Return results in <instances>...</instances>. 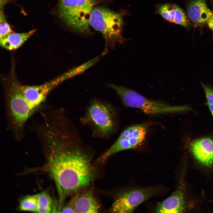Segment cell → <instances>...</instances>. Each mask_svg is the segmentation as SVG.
I'll return each mask as SVG.
<instances>
[{
    "label": "cell",
    "instance_id": "cell-1",
    "mask_svg": "<svg viewBox=\"0 0 213 213\" xmlns=\"http://www.w3.org/2000/svg\"><path fill=\"white\" fill-rule=\"evenodd\" d=\"M45 135L48 149L47 168L57 187L60 209L67 197L90 184L93 177V169L78 145V138L50 130Z\"/></svg>",
    "mask_w": 213,
    "mask_h": 213
},
{
    "label": "cell",
    "instance_id": "cell-2",
    "mask_svg": "<svg viewBox=\"0 0 213 213\" xmlns=\"http://www.w3.org/2000/svg\"><path fill=\"white\" fill-rule=\"evenodd\" d=\"M122 14L102 7H94L90 17V25L103 35L105 41V51L108 47H113L116 43L124 41L122 32L123 27Z\"/></svg>",
    "mask_w": 213,
    "mask_h": 213
},
{
    "label": "cell",
    "instance_id": "cell-3",
    "mask_svg": "<svg viewBox=\"0 0 213 213\" xmlns=\"http://www.w3.org/2000/svg\"><path fill=\"white\" fill-rule=\"evenodd\" d=\"M108 86L114 90L126 106L139 109L151 115L181 112L190 110L186 106H173L149 99L131 89L111 83Z\"/></svg>",
    "mask_w": 213,
    "mask_h": 213
},
{
    "label": "cell",
    "instance_id": "cell-4",
    "mask_svg": "<svg viewBox=\"0 0 213 213\" xmlns=\"http://www.w3.org/2000/svg\"><path fill=\"white\" fill-rule=\"evenodd\" d=\"M98 0H59L60 18L71 29L78 33H90L91 12Z\"/></svg>",
    "mask_w": 213,
    "mask_h": 213
},
{
    "label": "cell",
    "instance_id": "cell-5",
    "mask_svg": "<svg viewBox=\"0 0 213 213\" xmlns=\"http://www.w3.org/2000/svg\"><path fill=\"white\" fill-rule=\"evenodd\" d=\"M116 114L111 105L99 100H94L88 106L82 121L90 125L95 135L107 137L115 130Z\"/></svg>",
    "mask_w": 213,
    "mask_h": 213
},
{
    "label": "cell",
    "instance_id": "cell-6",
    "mask_svg": "<svg viewBox=\"0 0 213 213\" xmlns=\"http://www.w3.org/2000/svg\"><path fill=\"white\" fill-rule=\"evenodd\" d=\"M21 85L14 83L7 94V104L9 115L13 128L22 130L26 121L35 111L25 98Z\"/></svg>",
    "mask_w": 213,
    "mask_h": 213
},
{
    "label": "cell",
    "instance_id": "cell-7",
    "mask_svg": "<svg viewBox=\"0 0 213 213\" xmlns=\"http://www.w3.org/2000/svg\"><path fill=\"white\" fill-rule=\"evenodd\" d=\"M162 190L157 186L130 188L116 198L110 211L112 213H132L141 203L160 193Z\"/></svg>",
    "mask_w": 213,
    "mask_h": 213
},
{
    "label": "cell",
    "instance_id": "cell-8",
    "mask_svg": "<svg viewBox=\"0 0 213 213\" xmlns=\"http://www.w3.org/2000/svg\"><path fill=\"white\" fill-rule=\"evenodd\" d=\"M148 131L146 125L136 124L124 130L114 143L100 156L102 163L113 155L127 150L137 147L145 140Z\"/></svg>",
    "mask_w": 213,
    "mask_h": 213
},
{
    "label": "cell",
    "instance_id": "cell-9",
    "mask_svg": "<svg viewBox=\"0 0 213 213\" xmlns=\"http://www.w3.org/2000/svg\"><path fill=\"white\" fill-rule=\"evenodd\" d=\"M63 81L62 78L59 76L42 85H21L20 88L25 98L35 111L44 102L51 91Z\"/></svg>",
    "mask_w": 213,
    "mask_h": 213
},
{
    "label": "cell",
    "instance_id": "cell-10",
    "mask_svg": "<svg viewBox=\"0 0 213 213\" xmlns=\"http://www.w3.org/2000/svg\"><path fill=\"white\" fill-rule=\"evenodd\" d=\"M189 148L200 163L207 167L213 165V138L205 137L195 140L190 143Z\"/></svg>",
    "mask_w": 213,
    "mask_h": 213
},
{
    "label": "cell",
    "instance_id": "cell-11",
    "mask_svg": "<svg viewBox=\"0 0 213 213\" xmlns=\"http://www.w3.org/2000/svg\"><path fill=\"white\" fill-rule=\"evenodd\" d=\"M75 213H96L99 206L92 192L90 191H83L75 195L69 202Z\"/></svg>",
    "mask_w": 213,
    "mask_h": 213
},
{
    "label": "cell",
    "instance_id": "cell-12",
    "mask_svg": "<svg viewBox=\"0 0 213 213\" xmlns=\"http://www.w3.org/2000/svg\"><path fill=\"white\" fill-rule=\"evenodd\" d=\"M156 12L167 21L185 27L190 23L183 10L178 5L170 3L159 5Z\"/></svg>",
    "mask_w": 213,
    "mask_h": 213
},
{
    "label": "cell",
    "instance_id": "cell-13",
    "mask_svg": "<svg viewBox=\"0 0 213 213\" xmlns=\"http://www.w3.org/2000/svg\"><path fill=\"white\" fill-rule=\"evenodd\" d=\"M187 12L189 19L195 24L200 26L206 23L213 14L208 7L205 0H193L188 4Z\"/></svg>",
    "mask_w": 213,
    "mask_h": 213
},
{
    "label": "cell",
    "instance_id": "cell-14",
    "mask_svg": "<svg viewBox=\"0 0 213 213\" xmlns=\"http://www.w3.org/2000/svg\"><path fill=\"white\" fill-rule=\"evenodd\" d=\"M185 209L183 192L180 188L159 204L155 208L156 213H181Z\"/></svg>",
    "mask_w": 213,
    "mask_h": 213
},
{
    "label": "cell",
    "instance_id": "cell-15",
    "mask_svg": "<svg viewBox=\"0 0 213 213\" xmlns=\"http://www.w3.org/2000/svg\"><path fill=\"white\" fill-rule=\"evenodd\" d=\"M35 30L22 33H11L0 38V44L8 50L16 49L21 46L35 32Z\"/></svg>",
    "mask_w": 213,
    "mask_h": 213
},
{
    "label": "cell",
    "instance_id": "cell-16",
    "mask_svg": "<svg viewBox=\"0 0 213 213\" xmlns=\"http://www.w3.org/2000/svg\"><path fill=\"white\" fill-rule=\"evenodd\" d=\"M35 195L37 201L38 212H51L52 201L49 193L47 192L44 191Z\"/></svg>",
    "mask_w": 213,
    "mask_h": 213
},
{
    "label": "cell",
    "instance_id": "cell-17",
    "mask_svg": "<svg viewBox=\"0 0 213 213\" xmlns=\"http://www.w3.org/2000/svg\"><path fill=\"white\" fill-rule=\"evenodd\" d=\"M19 209L21 211L38 212V203L35 196H28L21 201Z\"/></svg>",
    "mask_w": 213,
    "mask_h": 213
},
{
    "label": "cell",
    "instance_id": "cell-18",
    "mask_svg": "<svg viewBox=\"0 0 213 213\" xmlns=\"http://www.w3.org/2000/svg\"><path fill=\"white\" fill-rule=\"evenodd\" d=\"M0 38L12 32L9 25L5 20L4 16L2 12H1L0 13Z\"/></svg>",
    "mask_w": 213,
    "mask_h": 213
},
{
    "label": "cell",
    "instance_id": "cell-19",
    "mask_svg": "<svg viewBox=\"0 0 213 213\" xmlns=\"http://www.w3.org/2000/svg\"><path fill=\"white\" fill-rule=\"evenodd\" d=\"M202 86L206 95L207 104H213V89L203 84Z\"/></svg>",
    "mask_w": 213,
    "mask_h": 213
},
{
    "label": "cell",
    "instance_id": "cell-20",
    "mask_svg": "<svg viewBox=\"0 0 213 213\" xmlns=\"http://www.w3.org/2000/svg\"><path fill=\"white\" fill-rule=\"evenodd\" d=\"M60 212L62 213H75L73 207L69 202L65 206L62 207Z\"/></svg>",
    "mask_w": 213,
    "mask_h": 213
},
{
    "label": "cell",
    "instance_id": "cell-21",
    "mask_svg": "<svg viewBox=\"0 0 213 213\" xmlns=\"http://www.w3.org/2000/svg\"><path fill=\"white\" fill-rule=\"evenodd\" d=\"M206 23L209 27L213 31V14L209 17Z\"/></svg>",
    "mask_w": 213,
    "mask_h": 213
},
{
    "label": "cell",
    "instance_id": "cell-22",
    "mask_svg": "<svg viewBox=\"0 0 213 213\" xmlns=\"http://www.w3.org/2000/svg\"><path fill=\"white\" fill-rule=\"evenodd\" d=\"M207 105L213 118V104Z\"/></svg>",
    "mask_w": 213,
    "mask_h": 213
}]
</instances>
